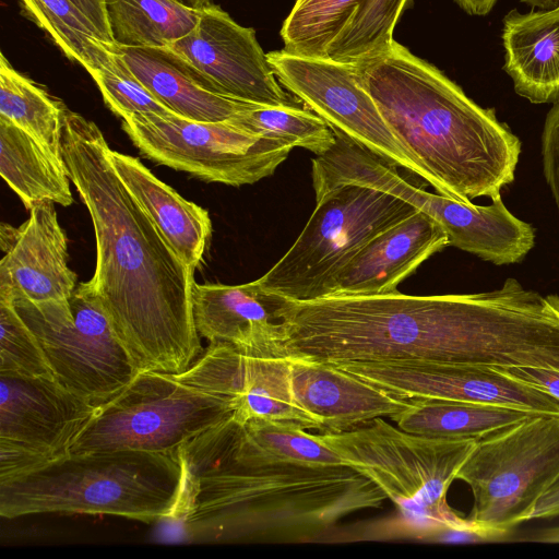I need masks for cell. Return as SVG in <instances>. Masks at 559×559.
Returning a JSON list of instances; mask_svg holds the SVG:
<instances>
[{"instance_id":"obj_1","label":"cell","mask_w":559,"mask_h":559,"mask_svg":"<svg viewBox=\"0 0 559 559\" xmlns=\"http://www.w3.org/2000/svg\"><path fill=\"white\" fill-rule=\"evenodd\" d=\"M95 122L66 108L61 153L91 215L99 299L138 368L177 374L201 353L193 318L194 269L177 255L116 174Z\"/></svg>"},{"instance_id":"obj_2","label":"cell","mask_w":559,"mask_h":559,"mask_svg":"<svg viewBox=\"0 0 559 559\" xmlns=\"http://www.w3.org/2000/svg\"><path fill=\"white\" fill-rule=\"evenodd\" d=\"M179 455L181 491L169 519L198 543L309 542L386 499L373 481L346 465L245 466L201 435L181 445Z\"/></svg>"},{"instance_id":"obj_3","label":"cell","mask_w":559,"mask_h":559,"mask_svg":"<svg viewBox=\"0 0 559 559\" xmlns=\"http://www.w3.org/2000/svg\"><path fill=\"white\" fill-rule=\"evenodd\" d=\"M355 64L362 87L401 144L466 204L501 197L515 177L521 141L493 108H483L438 68L394 39Z\"/></svg>"},{"instance_id":"obj_4","label":"cell","mask_w":559,"mask_h":559,"mask_svg":"<svg viewBox=\"0 0 559 559\" xmlns=\"http://www.w3.org/2000/svg\"><path fill=\"white\" fill-rule=\"evenodd\" d=\"M181 484L179 450L68 453L0 483V515L84 513L153 523L171 516Z\"/></svg>"},{"instance_id":"obj_5","label":"cell","mask_w":559,"mask_h":559,"mask_svg":"<svg viewBox=\"0 0 559 559\" xmlns=\"http://www.w3.org/2000/svg\"><path fill=\"white\" fill-rule=\"evenodd\" d=\"M317 437L344 465L373 481L405 516L432 531L475 535L471 521L449 507L447 492L477 440L419 436L382 417Z\"/></svg>"},{"instance_id":"obj_6","label":"cell","mask_w":559,"mask_h":559,"mask_svg":"<svg viewBox=\"0 0 559 559\" xmlns=\"http://www.w3.org/2000/svg\"><path fill=\"white\" fill-rule=\"evenodd\" d=\"M559 475V416L538 414L476 441L456 474L473 493L468 515L480 539L506 537L530 521Z\"/></svg>"},{"instance_id":"obj_7","label":"cell","mask_w":559,"mask_h":559,"mask_svg":"<svg viewBox=\"0 0 559 559\" xmlns=\"http://www.w3.org/2000/svg\"><path fill=\"white\" fill-rule=\"evenodd\" d=\"M316 202L293 246L258 278L264 289L295 301L325 297L333 277L362 246L418 211L390 193L354 183L334 187Z\"/></svg>"},{"instance_id":"obj_8","label":"cell","mask_w":559,"mask_h":559,"mask_svg":"<svg viewBox=\"0 0 559 559\" xmlns=\"http://www.w3.org/2000/svg\"><path fill=\"white\" fill-rule=\"evenodd\" d=\"M234 411L233 403L223 396L182 383L169 373L143 370L96 407L68 453L177 452Z\"/></svg>"},{"instance_id":"obj_9","label":"cell","mask_w":559,"mask_h":559,"mask_svg":"<svg viewBox=\"0 0 559 559\" xmlns=\"http://www.w3.org/2000/svg\"><path fill=\"white\" fill-rule=\"evenodd\" d=\"M12 302L40 343L55 379L90 403L107 402L141 371L84 282L68 300Z\"/></svg>"},{"instance_id":"obj_10","label":"cell","mask_w":559,"mask_h":559,"mask_svg":"<svg viewBox=\"0 0 559 559\" xmlns=\"http://www.w3.org/2000/svg\"><path fill=\"white\" fill-rule=\"evenodd\" d=\"M122 129L142 155L209 182L240 187L271 176L293 146L230 122H204L176 114L134 115Z\"/></svg>"},{"instance_id":"obj_11","label":"cell","mask_w":559,"mask_h":559,"mask_svg":"<svg viewBox=\"0 0 559 559\" xmlns=\"http://www.w3.org/2000/svg\"><path fill=\"white\" fill-rule=\"evenodd\" d=\"M278 82L354 142L437 188L435 179L395 138L362 87L355 64L309 58L284 49L266 53Z\"/></svg>"},{"instance_id":"obj_12","label":"cell","mask_w":559,"mask_h":559,"mask_svg":"<svg viewBox=\"0 0 559 559\" xmlns=\"http://www.w3.org/2000/svg\"><path fill=\"white\" fill-rule=\"evenodd\" d=\"M164 48L214 93L262 106H294L255 31L239 25L214 3L201 10L189 34Z\"/></svg>"},{"instance_id":"obj_13","label":"cell","mask_w":559,"mask_h":559,"mask_svg":"<svg viewBox=\"0 0 559 559\" xmlns=\"http://www.w3.org/2000/svg\"><path fill=\"white\" fill-rule=\"evenodd\" d=\"M331 365L407 399L490 404L559 416V401L555 397L491 368L430 359Z\"/></svg>"},{"instance_id":"obj_14","label":"cell","mask_w":559,"mask_h":559,"mask_svg":"<svg viewBox=\"0 0 559 559\" xmlns=\"http://www.w3.org/2000/svg\"><path fill=\"white\" fill-rule=\"evenodd\" d=\"M289 359L285 352L258 354L212 342L186 371L170 376L229 400L239 424L254 418L287 419L320 430L317 420L294 400Z\"/></svg>"},{"instance_id":"obj_15","label":"cell","mask_w":559,"mask_h":559,"mask_svg":"<svg viewBox=\"0 0 559 559\" xmlns=\"http://www.w3.org/2000/svg\"><path fill=\"white\" fill-rule=\"evenodd\" d=\"M0 247V298L39 304L72 296L78 276L68 264V238L53 202L33 206L20 227L2 223Z\"/></svg>"},{"instance_id":"obj_16","label":"cell","mask_w":559,"mask_h":559,"mask_svg":"<svg viewBox=\"0 0 559 559\" xmlns=\"http://www.w3.org/2000/svg\"><path fill=\"white\" fill-rule=\"evenodd\" d=\"M96 407L55 378L0 373V438L50 459L68 454Z\"/></svg>"},{"instance_id":"obj_17","label":"cell","mask_w":559,"mask_h":559,"mask_svg":"<svg viewBox=\"0 0 559 559\" xmlns=\"http://www.w3.org/2000/svg\"><path fill=\"white\" fill-rule=\"evenodd\" d=\"M448 246L443 227L418 210L362 246L333 277L326 296L395 293L404 278Z\"/></svg>"},{"instance_id":"obj_18","label":"cell","mask_w":559,"mask_h":559,"mask_svg":"<svg viewBox=\"0 0 559 559\" xmlns=\"http://www.w3.org/2000/svg\"><path fill=\"white\" fill-rule=\"evenodd\" d=\"M295 402L312 416L322 433L342 432L378 417H394L413 405L334 365L290 357Z\"/></svg>"},{"instance_id":"obj_19","label":"cell","mask_w":559,"mask_h":559,"mask_svg":"<svg viewBox=\"0 0 559 559\" xmlns=\"http://www.w3.org/2000/svg\"><path fill=\"white\" fill-rule=\"evenodd\" d=\"M289 299L264 289L258 280L240 284H195L194 324L210 343L224 342L252 353L283 348L282 311Z\"/></svg>"},{"instance_id":"obj_20","label":"cell","mask_w":559,"mask_h":559,"mask_svg":"<svg viewBox=\"0 0 559 559\" xmlns=\"http://www.w3.org/2000/svg\"><path fill=\"white\" fill-rule=\"evenodd\" d=\"M201 436L227 459L245 466L344 465L317 435L295 420L254 418L239 424L231 415Z\"/></svg>"},{"instance_id":"obj_21","label":"cell","mask_w":559,"mask_h":559,"mask_svg":"<svg viewBox=\"0 0 559 559\" xmlns=\"http://www.w3.org/2000/svg\"><path fill=\"white\" fill-rule=\"evenodd\" d=\"M121 182L145 211L181 261L197 269L212 235L209 212L183 199L136 157L108 148Z\"/></svg>"},{"instance_id":"obj_22","label":"cell","mask_w":559,"mask_h":559,"mask_svg":"<svg viewBox=\"0 0 559 559\" xmlns=\"http://www.w3.org/2000/svg\"><path fill=\"white\" fill-rule=\"evenodd\" d=\"M504 70L532 104L559 102V5L503 19Z\"/></svg>"},{"instance_id":"obj_23","label":"cell","mask_w":559,"mask_h":559,"mask_svg":"<svg viewBox=\"0 0 559 559\" xmlns=\"http://www.w3.org/2000/svg\"><path fill=\"white\" fill-rule=\"evenodd\" d=\"M120 52L138 80L178 116L221 122L262 106L210 91L166 48L120 47Z\"/></svg>"},{"instance_id":"obj_24","label":"cell","mask_w":559,"mask_h":559,"mask_svg":"<svg viewBox=\"0 0 559 559\" xmlns=\"http://www.w3.org/2000/svg\"><path fill=\"white\" fill-rule=\"evenodd\" d=\"M0 174L27 210L44 201L73 203L63 157L0 117Z\"/></svg>"},{"instance_id":"obj_25","label":"cell","mask_w":559,"mask_h":559,"mask_svg":"<svg viewBox=\"0 0 559 559\" xmlns=\"http://www.w3.org/2000/svg\"><path fill=\"white\" fill-rule=\"evenodd\" d=\"M538 413L451 400L413 399L392 417L404 431L432 438L474 439L518 424Z\"/></svg>"},{"instance_id":"obj_26","label":"cell","mask_w":559,"mask_h":559,"mask_svg":"<svg viewBox=\"0 0 559 559\" xmlns=\"http://www.w3.org/2000/svg\"><path fill=\"white\" fill-rule=\"evenodd\" d=\"M106 9L120 47H167L189 34L201 14L177 0H106Z\"/></svg>"},{"instance_id":"obj_27","label":"cell","mask_w":559,"mask_h":559,"mask_svg":"<svg viewBox=\"0 0 559 559\" xmlns=\"http://www.w3.org/2000/svg\"><path fill=\"white\" fill-rule=\"evenodd\" d=\"M26 15L48 33L70 59L95 76L120 50L108 43L72 0H20Z\"/></svg>"},{"instance_id":"obj_28","label":"cell","mask_w":559,"mask_h":559,"mask_svg":"<svg viewBox=\"0 0 559 559\" xmlns=\"http://www.w3.org/2000/svg\"><path fill=\"white\" fill-rule=\"evenodd\" d=\"M66 108L34 81L17 72L0 53V117L27 132L59 157H62Z\"/></svg>"},{"instance_id":"obj_29","label":"cell","mask_w":559,"mask_h":559,"mask_svg":"<svg viewBox=\"0 0 559 559\" xmlns=\"http://www.w3.org/2000/svg\"><path fill=\"white\" fill-rule=\"evenodd\" d=\"M361 0H296L281 28L284 50L328 58V50L350 23Z\"/></svg>"},{"instance_id":"obj_30","label":"cell","mask_w":559,"mask_h":559,"mask_svg":"<svg viewBox=\"0 0 559 559\" xmlns=\"http://www.w3.org/2000/svg\"><path fill=\"white\" fill-rule=\"evenodd\" d=\"M248 132L284 141L316 155L328 152L335 142L334 130L316 112L295 106H258L227 120Z\"/></svg>"},{"instance_id":"obj_31","label":"cell","mask_w":559,"mask_h":559,"mask_svg":"<svg viewBox=\"0 0 559 559\" xmlns=\"http://www.w3.org/2000/svg\"><path fill=\"white\" fill-rule=\"evenodd\" d=\"M414 0H361L350 23L328 50V58L356 62L381 51L393 40V31Z\"/></svg>"},{"instance_id":"obj_32","label":"cell","mask_w":559,"mask_h":559,"mask_svg":"<svg viewBox=\"0 0 559 559\" xmlns=\"http://www.w3.org/2000/svg\"><path fill=\"white\" fill-rule=\"evenodd\" d=\"M0 373L55 378L36 335L12 300L0 298Z\"/></svg>"},{"instance_id":"obj_33","label":"cell","mask_w":559,"mask_h":559,"mask_svg":"<svg viewBox=\"0 0 559 559\" xmlns=\"http://www.w3.org/2000/svg\"><path fill=\"white\" fill-rule=\"evenodd\" d=\"M93 80L108 108L122 120L134 115L174 114L138 80L120 50Z\"/></svg>"},{"instance_id":"obj_34","label":"cell","mask_w":559,"mask_h":559,"mask_svg":"<svg viewBox=\"0 0 559 559\" xmlns=\"http://www.w3.org/2000/svg\"><path fill=\"white\" fill-rule=\"evenodd\" d=\"M543 174L559 214V102L548 111L542 132Z\"/></svg>"},{"instance_id":"obj_35","label":"cell","mask_w":559,"mask_h":559,"mask_svg":"<svg viewBox=\"0 0 559 559\" xmlns=\"http://www.w3.org/2000/svg\"><path fill=\"white\" fill-rule=\"evenodd\" d=\"M50 460L28 445L0 438V483L36 469Z\"/></svg>"},{"instance_id":"obj_36","label":"cell","mask_w":559,"mask_h":559,"mask_svg":"<svg viewBox=\"0 0 559 559\" xmlns=\"http://www.w3.org/2000/svg\"><path fill=\"white\" fill-rule=\"evenodd\" d=\"M514 380L536 388L559 401V371L533 367L496 368Z\"/></svg>"},{"instance_id":"obj_37","label":"cell","mask_w":559,"mask_h":559,"mask_svg":"<svg viewBox=\"0 0 559 559\" xmlns=\"http://www.w3.org/2000/svg\"><path fill=\"white\" fill-rule=\"evenodd\" d=\"M80 10L93 22L103 37L110 44H116L108 20L106 0H72Z\"/></svg>"},{"instance_id":"obj_38","label":"cell","mask_w":559,"mask_h":559,"mask_svg":"<svg viewBox=\"0 0 559 559\" xmlns=\"http://www.w3.org/2000/svg\"><path fill=\"white\" fill-rule=\"evenodd\" d=\"M559 516V475L537 500L530 520L554 519Z\"/></svg>"},{"instance_id":"obj_39","label":"cell","mask_w":559,"mask_h":559,"mask_svg":"<svg viewBox=\"0 0 559 559\" xmlns=\"http://www.w3.org/2000/svg\"><path fill=\"white\" fill-rule=\"evenodd\" d=\"M461 9L471 15L488 14L498 0H454Z\"/></svg>"},{"instance_id":"obj_40","label":"cell","mask_w":559,"mask_h":559,"mask_svg":"<svg viewBox=\"0 0 559 559\" xmlns=\"http://www.w3.org/2000/svg\"><path fill=\"white\" fill-rule=\"evenodd\" d=\"M177 1L188 8L194 9V10H202L204 7H206L210 3V0H177Z\"/></svg>"},{"instance_id":"obj_41","label":"cell","mask_w":559,"mask_h":559,"mask_svg":"<svg viewBox=\"0 0 559 559\" xmlns=\"http://www.w3.org/2000/svg\"><path fill=\"white\" fill-rule=\"evenodd\" d=\"M544 542L559 543V528L550 531L544 537H542Z\"/></svg>"}]
</instances>
